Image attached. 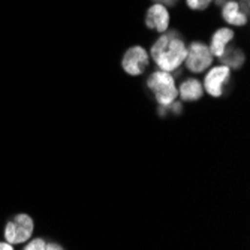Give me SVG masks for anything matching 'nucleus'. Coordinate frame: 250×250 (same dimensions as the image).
Here are the masks:
<instances>
[{
	"label": "nucleus",
	"instance_id": "f257e3e1",
	"mask_svg": "<svg viewBox=\"0 0 250 250\" xmlns=\"http://www.w3.org/2000/svg\"><path fill=\"white\" fill-rule=\"evenodd\" d=\"M188 48L177 30L164 32L151 47V57L162 71H175L186 59Z\"/></svg>",
	"mask_w": 250,
	"mask_h": 250
},
{
	"label": "nucleus",
	"instance_id": "f03ea898",
	"mask_svg": "<svg viewBox=\"0 0 250 250\" xmlns=\"http://www.w3.org/2000/svg\"><path fill=\"white\" fill-rule=\"evenodd\" d=\"M147 85L151 90L157 104L162 106H169L178 95L174 77L167 71L153 72L147 80Z\"/></svg>",
	"mask_w": 250,
	"mask_h": 250
},
{
	"label": "nucleus",
	"instance_id": "7ed1b4c3",
	"mask_svg": "<svg viewBox=\"0 0 250 250\" xmlns=\"http://www.w3.org/2000/svg\"><path fill=\"white\" fill-rule=\"evenodd\" d=\"M33 234V220L27 214H18L5 228V237L11 244H21Z\"/></svg>",
	"mask_w": 250,
	"mask_h": 250
},
{
	"label": "nucleus",
	"instance_id": "20e7f679",
	"mask_svg": "<svg viewBox=\"0 0 250 250\" xmlns=\"http://www.w3.org/2000/svg\"><path fill=\"white\" fill-rule=\"evenodd\" d=\"M186 66L188 69L192 72H202L206 71L207 67L211 64L213 62V54L210 51V48L206 43L202 42H192L190 47L186 53Z\"/></svg>",
	"mask_w": 250,
	"mask_h": 250
},
{
	"label": "nucleus",
	"instance_id": "39448f33",
	"mask_svg": "<svg viewBox=\"0 0 250 250\" xmlns=\"http://www.w3.org/2000/svg\"><path fill=\"white\" fill-rule=\"evenodd\" d=\"M231 80V71L228 66L220 64L216 66L213 69L207 74L206 81H204V87H206V92L213 96V98H220L225 90L226 85L229 84Z\"/></svg>",
	"mask_w": 250,
	"mask_h": 250
},
{
	"label": "nucleus",
	"instance_id": "423d86ee",
	"mask_svg": "<svg viewBox=\"0 0 250 250\" xmlns=\"http://www.w3.org/2000/svg\"><path fill=\"white\" fill-rule=\"evenodd\" d=\"M122 66L129 75H141L148 67L147 51L143 47H140V45H135V47L129 48L125 53Z\"/></svg>",
	"mask_w": 250,
	"mask_h": 250
},
{
	"label": "nucleus",
	"instance_id": "0eeeda50",
	"mask_svg": "<svg viewBox=\"0 0 250 250\" xmlns=\"http://www.w3.org/2000/svg\"><path fill=\"white\" fill-rule=\"evenodd\" d=\"M222 17L223 20L232 26H244L247 22V14H249V5L247 0H244V3L240 5L238 2H232L228 0L222 5Z\"/></svg>",
	"mask_w": 250,
	"mask_h": 250
},
{
	"label": "nucleus",
	"instance_id": "6e6552de",
	"mask_svg": "<svg viewBox=\"0 0 250 250\" xmlns=\"http://www.w3.org/2000/svg\"><path fill=\"white\" fill-rule=\"evenodd\" d=\"M146 24L148 29L164 33L168 30L169 26V12L167 6L161 3H154L146 14Z\"/></svg>",
	"mask_w": 250,
	"mask_h": 250
},
{
	"label": "nucleus",
	"instance_id": "1a4fd4ad",
	"mask_svg": "<svg viewBox=\"0 0 250 250\" xmlns=\"http://www.w3.org/2000/svg\"><path fill=\"white\" fill-rule=\"evenodd\" d=\"M234 39V32L231 29H219L214 32L211 38V45H210V51L213 56L220 57L225 51V48L228 47V43Z\"/></svg>",
	"mask_w": 250,
	"mask_h": 250
},
{
	"label": "nucleus",
	"instance_id": "9d476101",
	"mask_svg": "<svg viewBox=\"0 0 250 250\" xmlns=\"http://www.w3.org/2000/svg\"><path fill=\"white\" fill-rule=\"evenodd\" d=\"M178 95L185 102H192L201 99L204 95V88L198 80H186L178 88Z\"/></svg>",
	"mask_w": 250,
	"mask_h": 250
},
{
	"label": "nucleus",
	"instance_id": "9b49d317",
	"mask_svg": "<svg viewBox=\"0 0 250 250\" xmlns=\"http://www.w3.org/2000/svg\"><path fill=\"white\" fill-rule=\"evenodd\" d=\"M225 66H228V67H234V69H238V67L243 66L244 63V54L241 50L235 48V47H226L223 54L219 57Z\"/></svg>",
	"mask_w": 250,
	"mask_h": 250
},
{
	"label": "nucleus",
	"instance_id": "f8f14e48",
	"mask_svg": "<svg viewBox=\"0 0 250 250\" xmlns=\"http://www.w3.org/2000/svg\"><path fill=\"white\" fill-rule=\"evenodd\" d=\"M188 2V6L190 9H196V11H202L208 8V5L213 2V0H186Z\"/></svg>",
	"mask_w": 250,
	"mask_h": 250
},
{
	"label": "nucleus",
	"instance_id": "ddd939ff",
	"mask_svg": "<svg viewBox=\"0 0 250 250\" xmlns=\"http://www.w3.org/2000/svg\"><path fill=\"white\" fill-rule=\"evenodd\" d=\"M26 250H43L45 249V241L42 238H35L24 247Z\"/></svg>",
	"mask_w": 250,
	"mask_h": 250
},
{
	"label": "nucleus",
	"instance_id": "4468645a",
	"mask_svg": "<svg viewBox=\"0 0 250 250\" xmlns=\"http://www.w3.org/2000/svg\"><path fill=\"white\" fill-rule=\"evenodd\" d=\"M156 3H161L164 6H174L177 3V0H154Z\"/></svg>",
	"mask_w": 250,
	"mask_h": 250
},
{
	"label": "nucleus",
	"instance_id": "2eb2a0df",
	"mask_svg": "<svg viewBox=\"0 0 250 250\" xmlns=\"http://www.w3.org/2000/svg\"><path fill=\"white\" fill-rule=\"evenodd\" d=\"M45 249H48V250H59V249H63L60 244L57 243H48V244H45Z\"/></svg>",
	"mask_w": 250,
	"mask_h": 250
},
{
	"label": "nucleus",
	"instance_id": "dca6fc26",
	"mask_svg": "<svg viewBox=\"0 0 250 250\" xmlns=\"http://www.w3.org/2000/svg\"><path fill=\"white\" fill-rule=\"evenodd\" d=\"M12 244L11 243H0V250H12Z\"/></svg>",
	"mask_w": 250,
	"mask_h": 250
},
{
	"label": "nucleus",
	"instance_id": "f3484780",
	"mask_svg": "<svg viewBox=\"0 0 250 250\" xmlns=\"http://www.w3.org/2000/svg\"><path fill=\"white\" fill-rule=\"evenodd\" d=\"M214 2H216V5H219V6H222L225 2H228V0H214Z\"/></svg>",
	"mask_w": 250,
	"mask_h": 250
}]
</instances>
